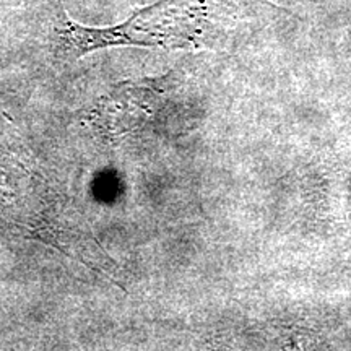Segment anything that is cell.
I'll list each match as a JSON object with an SVG mask.
<instances>
[{"label": "cell", "mask_w": 351, "mask_h": 351, "mask_svg": "<svg viewBox=\"0 0 351 351\" xmlns=\"http://www.w3.org/2000/svg\"><path fill=\"white\" fill-rule=\"evenodd\" d=\"M200 20L197 0H160L111 28H88L64 16L56 28V56L80 59L88 52L122 44L186 47L197 43Z\"/></svg>", "instance_id": "cell-1"}, {"label": "cell", "mask_w": 351, "mask_h": 351, "mask_svg": "<svg viewBox=\"0 0 351 351\" xmlns=\"http://www.w3.org/2000/svg\"><path fill=\"white\" fill-rule=\"evenodd\" d=\"M36 238L56 245V247L62 249L69 254L80 258L82 262L91 265V269H99L104 274L111 275L114 271V263L104 256V251L96 247L91 251V247L98 245L93 239H88L86 236H82L80 232H69V231H57L54 228H47V230H38Z\"/></svg>", "instance_id": "cell-2"}]
</instances>
